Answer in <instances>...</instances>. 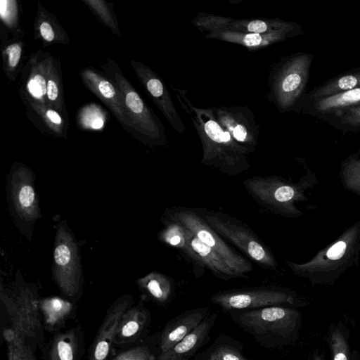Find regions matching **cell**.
<instances>
[{
	"label": "cell",
	"mask_w": 360,
	"mask_h": 360,
	"mask_svg": "<svg viewBox=\"0 0 360 360\" xmlns=\"http://www.w3.org/2000/svg\"><path fill=\"white\" fill-rule=\"evenodd\" d=\"M126 104L135 113L139 114L143 111V102L135 91H129L127 94Z\"/></svg>",
	"instance_id": "31"
},
{
	"label": "cell",
	"mask_w": 360,
	"mask_h": 360,
	"mask_svg": "<svg viewBox=\"0 0 360 360\" xmlns=\"http://www.w3.org/2000/svg\"><path fill=\"white\" fill-rule=\"evenodd\" d=\"M167 221L185 226L200 241L216 252L236 272L249 276L252 264L235 252L199 214L197 209L174 207L166 212Z\"/></svg>",
	"instance_id": "5"
},
{
	"label": "cell",
	"mask_w": 360,
	"mask_h": 360,
	"mask_svg": "<svg viewBox=\"0 0 360 360\" xmlns=\"http://www.w3.org/2000/svg\"><path fill=\"white\" fill-rule=\"evenodd\" d=\"M211 302L225 311L252 310L292 303L293 298L272 287L245 288L216 292Z\"/></svg>",
	"instance_id": "6"
},
{
	"label": "cell",
	"mask_w": 360,
	"mask_h": 360,
	"mask_svg": "<svg viewBox=\"0 0 360 360\" xmlns=\"http://www.w3.org/2000/svg\"><path fill=\"white\" fill-rule=\"evenodd\" d=\"M345 250L346 243L344 241H339L329 248L326 255L330 259L336 260L343 256Z\"/></svg>",
	"instance_id": "33"
},
{
	"label": "cell",
	"mask_w": 360,
	"mask_h": 360,
	"mask_svg": "<svg viewBox=\"0 0 360 360\" xmlns=\"http://www.w3.org/2000/svg\"><path fill=\"white\" fill-rule=\"evenodd\" d=\"M189 232L190 243L193 249L205 267L210 270L217 277L225 281L249 278L236 272L216 252L200 241L190 231Z\"/></svg>",
	"instance_id": "19"
},
{
	"label": "cell",
	"mask_w": 360,
	"mask_h": 360,
	"mask_svg": "<svg viewBox=\"0 0 360 360\" xmlns=\"http://www.w3.org/2000/svg\"><path fill=\"white\" fill-rule=\"evenodd\" d=\"M48 118L53 123L59 124L61 123V117L58 112L53 110H49L46 112Z\"/></svg>",
	"instance_id": "37"
},
{
	"label": "cell",
	"mask_w": 360,
	"mask_h": 360,
	"mask_svg": "<svg viewBox=\"0 0 360 360\" xmlns=\"http://www.w3.org/2000/svg\"><path fill=\"white\" fill-rule=\"evenodd\" d=\"M198 134L202 146L201 163L228 176H236L251 167L250 152L238 143L217 120L212 108L193 106L180 91L179 94Z\"/></svg>",
	"instance_id": "1"
},
{
	"label": "cell",
	"mask_w": 360,
	"mask_h": 360,
	"mask_svg": "<svg viewBox=\"0 0 360 360\" xmlns=\"http://www.w3.org/2000/svg\"><path fill=\"white\" fill-rule=\"evenodd\" d=\"M326 122L341 130L353 132L360 131V105L342 110Z\"/></svg>",
	"instance_id": "24"
},
{
	"label": "cell",
	"mask_w": 360,
	"mask_h": 360,
	"mask_svg": "<svg viewBox=\"0 0 360 360\" xmlns=\"http://www.w3.org/2000/svg\"><path fill=\"white\" fill-rule=\"evenodd\" d=\"M85 332L81 324L53 333L41 353L44 360H82Z\"/></svg>",
	"instance_id": "12"
},
{
	"label": "cell",
	"mask_w": 360,
	"mask_h": 360,
	"mask_svg": "<svg viewBox=\"0 0 360 360\" xmlns=\"http://www.w3.org/2000/svg\"><path fill=\"white\" fill-rule=\"evenodd\" d=\"M314 55L299 52L283 58L269 77V99L281 112L300 111Z\"/></svg>",
	"instance_id": "2"
},
{
	"label": "cell",
	"mask_w": 360,
	"mask_h": 360,
	"mask_svg": "<svg viewBox=\"0 0 360 360\" xmlns=\"http://www.w3.org/2000/svg\"><path fill=\"white\" fill-rule=\"evenodd\" d=\"M71 259V250L65 244L58 245L54 251V260L59 266L67 265Z\"/></svg>",
	"instance_id": "30"
},
{
	"label": "cell",
	"mask_w": 360,
	"mask_h": 360,
	"mask_svg": "<svg viewBox=\"0 0 360 360\" xmlns=\"http://www.w3.org/2000/svg\"><path fill=\"white\" fill-rule=\"evenodd\" d=\"M40 32L42 37L48 41H51L54 39V32L49 22H44L41 24Z\"/></svg>",
	"instance_id": "35"
},
{
	"label": "cell",
	"mask_w": 360,
	"mask_h": 360,
	"mask_svg": "<svg viewBox=\"0 0 360 360\" xmlns=\"http://www.w3.org/2000/svg\"><path fill=\"white\" fill-rule=\"evenodd\" d=\"M46 94L49 100L55 101L58 94V90L56 82L49 79L47 82Z\"/></svg>",
	"instance_id": "36"
},
{
	"label": "cell",
	"mask_w": 360,
	"mask_h": 360,
	"mask_svg": "<svg viewBox=\"0 0 360 360\" xmlns=\"http://www.w3.org/2000/svg\"><path fill=\"white\" fill-rule=\"evenodd\" d=\"M34 201V191L29 185L23 186L18 193V202L23 208L31 207Z\"/></svg>",
	"instance_id": "29"
},
{
	"label": "cell",
	"mask_w": 360,
	"mask_h": 360,
	"mask_svg": "<svg viewBox=\"0 0 360 360\" xmlns=\"http://www.w3.org/2000/svg\"><path fill=\"white\" fill-rule=\"evenodd\" d=\"M158 357L153 342L146 338L134 346L121 350L110 360H157Z\"/></svg>",
	"instance_id": "23"
},
{
	"label": "cell",
	"mask_w": 360,
	"mask_h": 360,
	"mask_svg": "<svg viewBox=\"0 0 360 360\" xmlns=\"http://www.w3.org/2000/svg\"><path fill=\"white\" fill-rule=\"evenodd\" d=\"M141 285L150 299L158 304H166L174 290L172 280L159 273H153L144 278Z\"/></svg>",
	"instance_id": "22"
},
{
	"label": "cell",
	"mask_w": 360,
	"mask_h": 360,
	"mask_svg": "<svg viewBox=\"0 0 360 360\" xmlns=\"http://www.w3.org/2000/svg\"><path fill=\"white\" fill-rule=\"evenodd\" d=\"M217 317V313H210L184 339L167 351L160 353L157 360H189L208 340Z\"/></svg>",
	"instance_id": "15"
},
{
	"label": "cell",
	"mask_w": 360,
	"mask_h": 360,
	"mask_svg": "<svg viewBox=\"0 0 360 360\" xmlns=\"http://www.w3.org/2000/svg\"><path fill=\"white\" fill-rule=\"evenodd\" d=\"M195 25L201 30L212 31L227 30L241 33L271 34L290 32L296 35L303 33L302 28L295 22L279 19L234 20L214 15L198 17Z\"/></svg>",
	"instance_id": "7"
},
{
	"label": "cell",
	"mask_w": 360,
	"mask_h": 360,
	"mask_svg": "<svg viewBox=\"0 0 360 360\" xmlns=\"http://www.w3.org/2000/svg\"><path fill=\"white\" fill-rule=\"evenodd\" d=\"M146 87L151 96L160 103L161 110L174 129L179 134H183L186 129L184 122L165 84L159 78L151 77L146 82Z\"/></svg>",
	"instance_id": "21"
},
{
	"label": "cell",
	"mask_w": 360,
	"mask_h": 360,
	"mask_svg": "<svg viewBox=\"0 0 360 360\" xmlns=\"http://www.w3.org/2000/svg\"><path fill=\"white\" fill-rule=\"evenodd\" d=\"M8 3L9 1L5 0H2L0 2V14L3 19L7 15Z\"/></svg>",
	"instance_id": "38"
},
{
	"label": "cell",
	"mask_w": 360,
	"mask_h": 360,
	"mask_svg": "<svg viewBox=\"0 0 360 360\" xmlns=\"http://www.w3.org/2000/svg\"><path fill=\"white\" fill-rule=\"evenodd\" d=\"M219 123L228 131L233 139L249 152H255L259 128L255 117L246 106L212 107Z\"/></svg>",
	"instance_id": "9"
},
{
	"label": "cell",
	"mask_w": 360,
	"mask_h": 360,
	"mask_svg": "<svg viewBox=\"0 0 360 360\" xmlns=\"http://www.w3.org/2000/svg\"><path fill=\"white\" fill-rule=\"evenodd\" d=\"M231 316L258 342L270 347L292 334L300 314L296 310L277 305L240 312L232 311Z\"/></svg>",
	"instance_id": "3"
},
{
	"label": "cell",
	"mask_w": 360,
	"mask_h": 360,
	"mask_svg": "<svg viewBox=\"0 0 360 360\" xmlns=\"http://www.w3.org/2000/svg\"><path fill=\"white\" fill-rule=\"evenodd\" d=\"M207 307L187 310L165 325L160 338V353L165 352L191 333L210 314Z\"/></svg>",
	"instance_id": "13"
},
{
	"label": "cell",
	"mask_w": 360,
	"mask_h": 360,
	"mask_svg": "<svg viewBox=\"0 0 360 360\" xmlns=\"http://www.w3.org/2000/svg\"><path fill=\"white\" fill-rule=\"evenodd\" d=\"M189 231L183 225L167 221V226L161 233V239L167 245L176 248L192 262L194 271L198 276L204 271L205 266L193 249L189 238Z\"/></svg>",
	"instance_id": "18"
},
{
	"label": "cell",
	"mask_w": 360,
	"mask_h": 360,
	"mask_svg": "<svg viewBox=\"0 0 360 360\" xmlns=\"http://www.w3.org/2000/svg\"><path fill=\"white\" fill-rule=\"evenodd\" d=\"M243 184L259 206L274 213L285 212L295 195L294 187L276 176H255Z\"/></svg>",
	"instance_id": "8"
},
{
	"label": "cell",
	"mask_w": 360,
	"mask_h": 360,
	"mask_svg": "<svg viewBox=\"0 0 360 360\" xmlns=\"http://www.w3.org/2000/svg\"><path fill=\"white\" fill-rule=\"evenodd\" d=\"M331 347L333 360H348L347 345L340 331L333 333L331 338Z\"/></svg>",
	"instance_id": "27"
},
{
	"label": "cell",
	"mask_w": 360,
	"mask_h": 360,
	"mask_svg": "<svg viewBox=\"0 0 360 360\" xmlns=\"http://www.w3.org/2000/svg\"><path fill=\"white\" fill-rule=\"evenodd\" d=\"M209 360H249L238 349L231 345H220L210 354Z\"/></svg>",
	"instance_id": "25"
},
{
	"label": "cell",
	"mask_w": 360,
	"mask_h": 360,
	"mask_svg": "<svg viewBox=\"0 0 360 360\" xmlns=\"http://www.w3.org/2000/svg\"><path fill=\"white\" fill-rule=\"evenodd\" d=\"M40 312L45 331L51 333L62 330L66 323L77 316L75 302L53 297L40 300Z\"/></svg>",
	"instance_id": "16"
},
{
	"label": "cell",
	"mask_w": 360,
	"mask_h": 360,
	"mask_svg": "<svg viewBox=\"0 0 360 360\" xmlns=\"http://www.w3.org/2000/svg\"><path fill=\"white\" fill-rule=\"evenodd\" d=\"M22 49L21 46L17 44L8 46L6 49V53L8 56L9 65L11 68L15 67L20 58Z\"/></svg>",
	"instance_id": "32"
},
{
	"label": "cell",
	"mask_w": 360,
	"mask_h": 360,
	"mask_svg": "<svg viewBox=\"0 0 360 360\" xmlns=\"http://www.w3.org/2000/svg\"><path fill=\"white\" fill-rule=\"evenodd\" d=\"M47 83L41 75H36L27 84L29 92L33 97L41 99L46 94Z\"/></svg>",
	"instance_id": "28"
},
{
	"label": "cell",
	"mask_w": 360,
	"mask_h": 360,
	"mask_svg": "<svg viewBox=\"0 0 360 360\" xmlns=\"http://www.w3.org/2000/svg\"><path fill=\"white\" fill-rule=\"evenodd\" d=\"M103 121L101 118L96 119L93 121L91 127L94 129H98L103 127Z\"/></svg>",
	"instance_id": "39"
},
{
	"label": "cell",
	"mask_w": 360,
	"mask_h": 360,
	"mask_svg": "<svg viewBox=\"0 0 360 360\" xmlns=\"http://www.w3.org/2000/svg\"><path fill=\"white\" fill-rule=\"evenodd\" d=\"M205 221L223 238H226L261 267L276 269L277 264L270 248L245 223L229 214L198 208Z\"/></svg>",
	"instance_id": "4"
},
{
	"label": "cell",
	"mask_w": 360,
	"mask_h": 360,
	"mask_svg": "<svg viewBox=\"0 0 360 360\" xmlns=\"http://www.w3.org/2000/svg\"><path fill=\"white\" fill-rule=\"evenodd\" d=\"M131 305L132 298L123 296L110 306L89 348L86 360H110L120 320Z\"/></svg>",
	"instance_id": "10"
},
{
	"label": "cell",
	"mask_w": 360,
	"mask_h": 360,
	"mask_svg": "<svg viewBox=\"0 0 360 360\" xmlns=\"http://www.w3.org/2000/svg\"><path fill=\"white\" fill-rule=\"evenodd\" d=\"M297 36L290 32H275L271 34L241 33L227 30L210 32L206 37L238 44L254 51L286 40Z\"/></svg>",
	"instance_id": "17"
},
{
	"label": "cell",
	"mask_w": 360,
	"mask_h": 360,
	"mask_svg": "<svg viewBox=\"0 0 360 360\" xmlns=\"http://www.w3.org/2000/svg\"><path fill=\"white\" fill-rule=\"evenodd\" d=\"M150 322V311L142 302L131 305L120 320L114 338V348L122 350L145 340Z\"/></svg>",
	"instance_id": "11"
},
{
	"label": "cell",
	"mask_w": 360,
	"mask_h": 360,
	"mask_svg": "<svg viewBox=\"0 0 360 360\" xmlns=\"http://www.w3.org/2000/svg\"><path fill=\"white\" fill-rule=\"evenodd\" d=\"M98 89L102 95L107 98H112L115 94L113 86L105 80H103L99 83Z\"/></svg>",
	"instance_id": "34"
},
{
	"label": "cell",
	"mask_w": 360,
	"mask_h": 360,
	"mask_svg": "<svg viewBox=\"0 0 360 360\" xmlns=\"http://www.w3.org/2000/svg\"><path fill=\"white\" fill-rule=\"evenodd\" d=\"M357 88H360V67L338 75L315 87L305 94L302 103Z\"/></svg>",
	"instance_id": "20"
},
{
	"label": "cell",
	"mask_w": 360,
	"mask_h": 360,
	"mask_svg": "<svg viewBox=\"0 0 360 360\" xmlns=\"http://www.w3.org/2000/svg\"><path fill=\"white\" fill-rule=\"evenodd\" d=\"M314 360H321L320 358H316V359Z\"/></svg>",
	"instance_id": "40"
},
{
	"label": "cell",
	"mask_w": 360,
	"mask_h": 360,
	"mask_svg": "<svg viewBox=\"0 0 360 360\" xmlns=\"http://www.w3.org/2000/svg\"><path fill=\"white\" fill-rule=\"evenodd\" d=\"M37 349L30 344L19 347L7 348V360H37Z\"/></svg>",
	"instance_id": "26"
},
{
	"label": "cell",
	"mask_w": 360,
	"mask_h": 360,
	"mask_svg": "<svg viewBox=\"0 0 360 360\" xmlns=\"http://www.w3.org/2000/svg\"><path fill=\"white\" fill-rule=\"evenodd\" d=\"M360 105V88L303 102L300 110L325 121L342 110Z\"/></svg>",
	"instance_id": "14"
}]
</instances>
